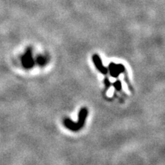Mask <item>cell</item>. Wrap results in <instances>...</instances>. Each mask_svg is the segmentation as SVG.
<instances>
[{"label":"cell","instance_id":"6da1fadb","mask_svg":"<svg viewBox=\"0 0 165 165\" xmlns=\"http://www.w3.org/2000/svg\"><path fill=\"white\" fill-rule=\"evenodd\" d=\"M88 114V110L86 108H83L81 109L79 112V117H78V121L77 122H72L70 119H66L64 120V125L67 128H68L70 130L72 131H78L81 129V128L84 125L85 120H86V117H87Z\"/></svg>","mask_w":165,"mask_h":165},{"label":"cell","instance_id":"7a4b0ae2","mask_svg":"<svg viewBox=\"0 0 165 165\" xmlns=\"http://www.w3.org/2000/svg\"><path fill=\"white\" fill-rule=\"evenodd\" d=\"M19 62L25 70H31L36 65V58L33 56L32 49L31 48H27L26 51L21 55Z\"/></svg>","mask_w":165,"mask_h":165},{"label":"cell","instance_id":"3957f363","mask_svg":"<svg viewBox=\"0 0 165 165\" xmlns=\"http://www.w3.org/2000/svg\"><path fill=\"white\" fill-rule=\"evenodd\" d=\"M109 70L110 75L112 77H118L121 73L125 72V67L122 64H116L114 63H111L109 65Z\"/></svg>","mask_w":165,"mask_h":165},{"label":"cell","instance_id":"277c9868","mask_svg":"<svg viewBox=\"0 0 165 165\" xmlns=\"http://www.w3.org/2000/svg\"><path fill=\"white\" fill-rule=\"evenodd\" d=\"M92 61H93L94 64H95L96 67L97 68V70H100L103 74H106L108 73V70L106 67H105L103 65V62H102L101 58L100 57L98 54H94L92 56Z\"/></svg>","mask_w":165,"mask_h":165},{"label":"cell","instance_id":"5b68a950","mask_svg":"<svg viewBox=\"0 0 165 165\" xmlns=\"http://www.w3.org/2000/svg\"><path fill=\"white\" fill-rule=\"evenodd\" d=\"M114 86H115V88H116V90L120 91L121 89H122V83H121V81H117L116 82H115Z\"/></svg>","mask_w":165,"mask_h":165},{"label":"cell","instance_id":"8992f818","mask_svg":"<svg viewBox=\"0 0 165 165\" xmlns=\"http://www.w3.org/2000/svg\"><path fill=\"white\" fill-rule=\"evenodd\" d=\"M105 84H106V87H109L110 85H111V83H110L109 81H108V79H106L105 80Z\"/></svg>","mask_w":165,"mask_h":165}]
</instances>
